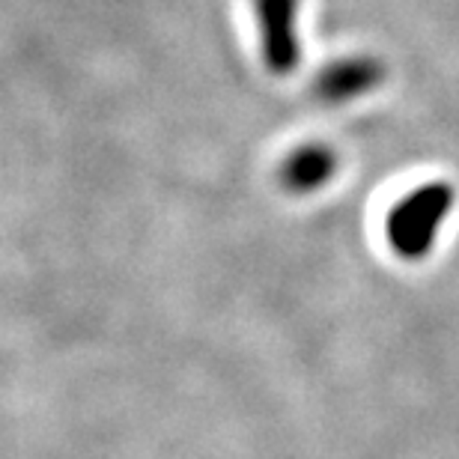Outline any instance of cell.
Here are the masks:
<instances>
[{"label": "cell", "mask_w": 459, "mask_h": 459, "mask_svg": "<svg viewBox=\"0 0 459 459\" xmlns=\"http://www.w3.org/2000/svg\"><path fill=\"white\" fill-rule=\"evenodd\" d=\"M337 170V159L328 146L310 143L301 146L283 161L281 168V182L283 188L292 191V195H310V191L323 188L328 179L334 177Z\"/></svg>", "instance_id": "277c9868"}, {"label": "cell", "mask_w": 459, "mask_h": 459, "mask_svg": "<svg viewBox=\"0 0 459 459\" xmlns=\"http://www.w3.org/2000/svg\"><path fill=\"white\" fill-rule=\"evenodd\" d=\"M382 66L370 57H349L337 60L332 66L323 69L316 78V96L328 105H343L352 99L370 93V90L382 81Z\"/></svg>", "instance_id": "3957f363"}, {"label": "cell", "mask_w": 459, "mask_h": 459, "mask_svg": "<svg viewBox=\"0 0 459 459\" xmlns=\"http://www.w3.org/2000/svg\"><path fill=\"white\" fill-rule=\"evenodd\" d=\"M260 27L263 63L272 75H290L299 69V0H254Z\"/></svg>", "instance_id": "7a4b0ae2"}, {"label": "cell", "mask_w": 459, "mask_h": 459, "mask_svg": "<svg viewBox=\"0 0 459 459\" xmlns=\"http://www.w3.org/2000/svg\"><path fill=\"white\" fill-rule=\"evenodd\" d=\"M454 206V191L445 182H429L403 197L391 209L388 242L403 260H420L436 245L438 227L445 224Z\"/></svg>", "instance_id": "6da1fadb"}]
</instances>
